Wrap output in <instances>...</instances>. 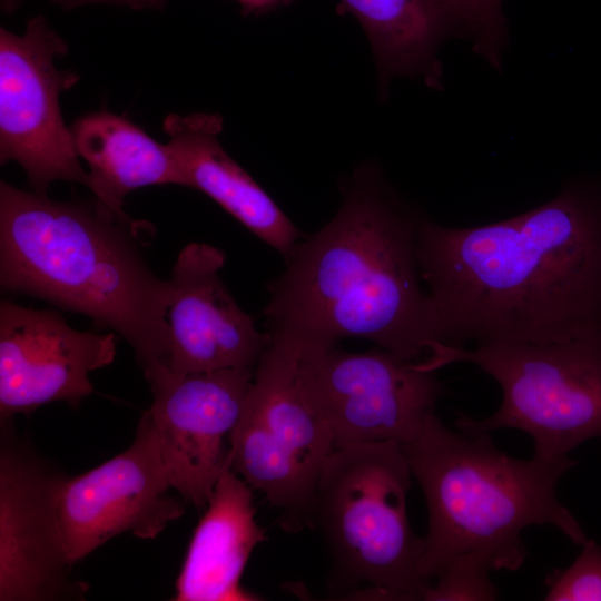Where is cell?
Segmentation results:
<instances>
[{"label": "cell", "mask_w": 601, "mask_h": 601, "mask_svg": "<svg viewBox=\"0 0 601 601\" xmlns=\"http://www.w3.org/2000/svg\"><path fill=\"white\" fill-rule=\"evenodd\" d=\"M423 283L439 344H548L601 335V186L574 183L519 216L470 227L424 215Z\"/></svg>", "instance_id": "cell-1"}, {"label": "cell", "mask_w": 601, "mask_h": 601, "mask_svg": "<svg viewBox=\"0 0 601 601\" xmlns=\"http://www.w3.org/2000/svg\"><path fill=\"white\" fill-rule=\"evenodd\" d=\"M342 204L304 235L267 284V333L299 348L363 338L408 359L439 344L417 254L422 214L402 201L380 169L356 168Z\"/></svg>", "instance_id": "cell-2"}, {"label": "cell", "mask_w": 601, "mask_h": 601, "mask_svg": "<svg viewBox=\"0 0 601 601\" xmlns=\"http://www.w3.org/2000/svg\"><path fill=\"white\" fill-rule=\"evenodd\" d=\"M142 224L93 195L57 200L1 180V288L118 334L148 378L165 364L170 286L146 262Z\"/></svg>", "instance_id": "cell-3"}, {"label": "cell", "mask_w": 601, "mask_h": 601, "mask_svg": "<svg viewBox=\"0 0 601 601\" xmlns=\"http://www.w3.org/2000/svg\"><path fill=\"white\" fill-rule=\"evenodd\" d=\"M402 447L427 505L418 569L431 583L454 564L518 570L528 555L521 533L531 525H553L574 544L588 540L556 494L578 464L569 455L514 459L490 433L452 431L436 414Z\"/></svg>", "instance_id": "cell-4"}, {"label": "cell", "mask_w": 601, "mask_h": 601, "mask_svg": "<svg viewBox=\"0 0 601 601\" xmlns=\"http://www.w3.org/2000/svg\"><path fill=\"white\" fill-rule=\"evenodd\" d=\"M412 471L403 447L377 442L336 449L318 479L313 528L331 558L329 590L351 600H424V548L407 515Z\"/></svg>", "instance_id": "cell-5"}, {"label": "cell", "mask_w": 601, "mask_h": 601, "mask_svg": "<svg viewBox=\"0 0 601 601\" xmlns=\"http://www.w3.org/2000/svg\"><path fill=\"white\" fill-rule=\"evenodd\" d=\"M467 362L501 386L499 410L486 418L459 414L455 425L470 434L516 428L531 436L534 455H568L601 437V335L548 344L491 343L473 349L435 345L418 368Z\"/></svg>", "instance_id": "cell-6"}, {"label": "cell", "mask_w": 601, "mask_h": 601, "mask_svg": "<svg viewBox=\"0 0 601 601\" xmlns=\"http://www.w3.org/2000/svg\"><path fill=\"white\" fill-rule=\"evenodd\" d=\"M298 356L295 343L272 337L228 439L231 469L265 495L289 533L313 528L318 479L335 451L297 384Z\"/></svg>", "instance_id": "cell-7"}, {"label": "cell", "mask_w": 601, "mask_h": 601, "mask_svg": "<svg viewBox=\"0 0 601 601\" xmlns=\"http://www.w3.org/2000/svg\"><path fill=\"white\" fill-rule=\"evenodd\" d=\"M296 381L335 450L412 442L444 394L436 372L381 347L362 353L337 346L299 348Z\"/></svg>", "instance_id": "cell-8"}, {"label": "cell", "mask_w": 601, "mask_h": 601, "mask_svg": "<svg viewBox=\"0 0 601 601\" xmlns=\"http://www.w3.org/2000/svg\"><path fill=\"white\" fill-rule=\"evenodd\" d=\"M67 52L42 16L30 19L22 35L0 29V164L17 162L39 194L57 180L89 185L60 109L61 92L79 80L56 67Z\"/></svg>", "instance_id": "cell-9"}, {"label": "cell", "mask_w": 601, "mask_h": 601, "mask_svg": "<svg viewBox=\"0 0 601 601\" xmlns=\"http://www.w3.org/2000/svg\"><path fill=\"white\" fill-rule=\"evenodd\" d=\"M0 601L81 600L58 516L65 476L0 420Z\"/></svg>", "instance_id": "cell-10"}, {"label": "cell", "mask_w": 601, "mask_h": 601, "mask_svg": "<svg viewBox=\"0 0 601 601\" xmlns=\"http://www.w3.org/2000/svg\"><path fill=\"white\" fill-rule=\"evenodd\" d=\"M169 489L158 433L146 411L127 450L78 476H65L60 485L58 516L70 563L122 533L156 538L185 512Z\"/></svg>", "instance_id": "cell-11"}, {"label": "cell", "mask_w": 601, "mask_h": 601, "mask_svg": "<svg viewBox=\"0 0 601 601\" xmlns=\"http://www.w3.org/2000/svg\"><path fill=\"white\" fill-rule=\"evenodd\" d=\"M255 367L173 374L147 378L156 426L169 483L185 502L207 506L227 462L226 437L237 424Z\"/></svg>", "instance_id": "cell-12"}, {"label": "cell", "mask_w": 601, "mask_h": 601, "mask_svg": "<svg viewBox=\"0 0 601 601\" xmlns=\"http://www.w3.org/2000/svg\"><path fill=\"white\" fill-rule=\"evenodd\" d=\"M116 333L78 331L53 309L0 303V420L93 392L89 373L116 357Z\"/></svg>", "instance_id": "cell-13"}, {"label": "cell", "mask_w": 601, "mask_h": 601, "mask_svg": "<svg viewBox=\"0 0 601 601\" xmlns=\"http://www.w3.org/2000/svg\"><path fill=\"white\" fill-rule=\"evenodd\" d=\"M225 259L221 249L206 243H189L179 252L168 279V344L161 371L181 375L256 367L270 345L269 333L257 329L221 279Z\"/></svg>", "instance_id": "cell-14"}, {"label": "cell", "mask_w": 601, "mask_h": 601, "mask_svg": "<svg viewBox=\"0 0 601 601\" xmlns=\"http://www.w3.org/2000/svg\"><path fill=\"white\" fill-rule=\"evenodd\" d=\"M181 186L197 189L283 258L304 236L275 200L223 148L218 115H168L162 124Z\"/></svg>", "instance_id": "cell-15"}, {"label": "cell", "mask_w": 601, "mask_h": 601, "mask_svg": "<svg viewBox=\"0 0 601 601\" xmlns=\"http://www.w3.org/2000/svg\"><path fill=\"white\" fill-rule=\"evenodd\" d=\"M176 580L175 601H255L240 585L253 550L266 540L255 520L253 489L231 469L230 456L214 486Z\"/></svg>", "instance_id": "cell-16"}, {"label": "cell", "mask_w": 601, "mask_h": 601, "mask_svg": "<svg viewBox=\"0 0 601 601\" xmlns=\"http://www.w3.org/2000/svg\"><path fill=\"white\" fill-rule=\"evenodd\" d=\"M77 154L89 168L88 189L117 213L125 197L148 186H181L168 144H160L129 119L107 109L78 117L70 125Z\"/></svg>", "instance_id": "cell-17"}, {"label": "cell", "mask_w": 601, "mask_h": 601, "mask_svg": "<svg viewBox=\"0 0 601 601\" xmlns=\"http://www.w3.org/2000/svg\"><path fill=\"white\" fill-rule=\"evenodd\" d=\"M341 1L368 37L382 87L395 76L420 75L440 85L435 52L457 28L436 0Z\"/></svg>", "instance_id": "cell-18"}, {"label": "cell", "mask_w": 601, "mask_h": 601, "mask_svg": "<svg viewBox=\"0 0 601 601\" xmlns=\"http://www.w3.org/2000/svg\"><path fill=\"white\" fill-rule=\"evenodd\" d=\"M457 30L475 39V48L494 66L505 40V20L501 0H436Z\"/></svg>", "instance_id": "cell-19"}, {"label": "cell", "mask_w": 601, "mask_h": 601, "mask_svg": "<svg viewBox=\"0 0 601 601\" xmlns=\"http://www.w3.org/2000/svg\"><path fill=\"white\" fill-rule=\"evenodd\" d=\"M581 553L566 569L546 578V601H601V545L588 539Z\"/></svg>", "instance_id": "cell-20"}, {"label": "cell", "mask_w": 601, "mask_h": 601, "mask_svg": "<svg viewBox=\"0 0 601 601\" xmlns=\"http://www.w3.org/2000/svg\"><path fill=\"white\" fill-rule=\"evenodd\" d=\"M489 573L474 565H451L432 582L424 600H495L497 591Z\"/></svg>", "instance_id": "cell-21"}, {"label": "cell", "mask_w": 601, "mask_h": 601, "mask_svg": "<svg viewBox=\"0 0 601 601\" xmlns=\"http://www.w3.org/2000/svg\"><path fill=\"white\" fill-rule=\"evenodd\" d=\"M65 8H77L87 4H114L131 8L135 10L162 9L167 0H50ZM21 0H3L1 6L7 12L14 10Z\"/></svg>", "instance_id": "cell-22"}, {"label": "cell", "mask_w": 601, "mask_h": 601, "mask_svg": "<svg viewBox=\"0 0 601 601\" xmlns=\"http://www.w3.org/2000/svg\"><path fill=\"white\" fill-rule=\"evenodd\" d=\"M245 13H264L275 8L289 4L295 0H236Z\"/></svg>", "instance_id": "cell-23"}, {"label": "cell", "mask_w": 601, "mask_h": 601, "mask_svg": "<svg viewBox=\"0 0 601 601\" xmlns=\"http://www.w3.org/2000/svg\"><path fill=\"white\" fill-rule=\"evenodd\" d=\"M502 1V0H501Z\"/></svg>", "instance_id": "cell-24"}]
</instances>
